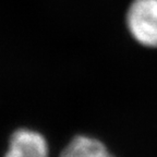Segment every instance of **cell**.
<instances>
[{
  "mask_svg": "<svg viewBox=\"0 0 157 157\" xmlns=\"http://www.w3.org/2000/svg\"><path fill=\"white\" fill-rule=\"evenodd\" d=\"M60 157H115L101 141L88 135H76L63 148Z\"/></svg>",
  "mask_w": 157,
  "mask_h": 157,
  "instance_id": "3957f363",
  "label": "cell"
},
{
  "mask_svg": "<svg viewBox=\"0 0 157 157\" xmlns=\"http://www.w3.org/2000/svg\"><path fill=\"white\" fill-rule=\"evenodd\" d=\"M125 26L139 45L157 48V0H132L125 12Z\"/></svg>",
  "mask_w": 157,
  "mask_h": 157,
  "instance_id": "6da1fadb",
  "label": "cell"
},
{
  "mask_svg": "<svg viewBox=\"0 0 157 157\" xmlns=\"http://www.w3.org/2000/svg\"><path fill=\"white\" fill-rule=\"evenodd\" d=\"M5 157H48V144L40 133L20 129L10 137Z\"/></svg>",
  "mask_w": 157,
  "mask_h": 157,
  "instance_id": "7a4b0ae2",
  "label": "cell"
}]
</instances>
